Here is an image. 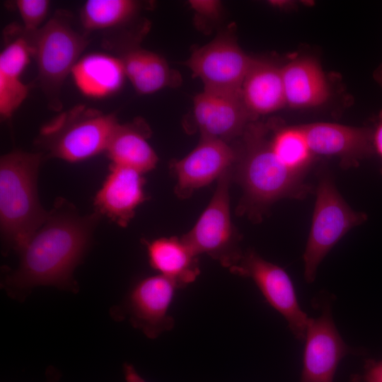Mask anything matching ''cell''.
I'll return each mask as SVG.
<instances>
[{"label":"cell","instance_id":"obj_1","mask_svg":"<svg viewBox=\"0 0 382 382\" xmlns=\"http://www.w3.org/2000/svg\"><path fill=\"white\" fill-rule=\"evenodd\" d=\"M100 215H81L64 198H57L42 225L19 252V265L4 282L14 297L25 296L36 286L76 291L73 272L90 246Z\"/></svg>","mask_w":382,"mask_h":382},{"label":"cell","instance_id":"obj_2","mask_svg":"<svg viewBox=\"0 0 382 382\" xmlns=\"http://www.w3.org/2000/svg\"><path fill=\"white\" fill-rule=\"evenodd\" d=\"M43 154L15 150L0 160V226L4 243L20 252L45 222L37 175Z\"/></svg>","mask_w":382,"mask_h":382},{"label":"cell","instance_id":"obj_3","mask_svg":"<svg viewBox=\"0 0 382 382\" xmlns=\"http://www.w3.org/2000/svg\"><path fill=\"white\" fill-rule=\"evenodd\" d=\"M266 127L248 125L244 147L238 161L235 177L244 192L243 212L252 215L272 202L285 197H300L306 193L302 175L286 168L273 153Z\"/></svg>","mask_w":382,"mask_h":382},{"label":"cell","instance_id":"obj_4","mask_svg":"<svg viewBox=\"0 0 382 382\" xmlns=\"http://www.w3.org/2000/svg\"><path fill=\"white\" fill-rule=\"evenodd\" d=\"M65 12L57 11L40 28L22 31L32 49L37 69V81L54 111L62 108L61 92L80 55L88 44V38L76 31Z\"/></svg>","mask_w":382,"mask_h":382},{"label":"cell","instance_id":"obj_5","mask_svg":"<svg viewBox=\"0 0 382 382\" xmlns=\"http://www.w3.org/2000/svg\"><path fill=\"white\" fill-rule=\"evenodd\" d=\"M118 122L113 113L76 105L44 125L36 144L49 157L82 161L105 151Z\"/></svg>","mask_w":382,"mask_h":382},{"label":"cell","instance_id":"obj_6","mask_svg":"<svg viewBox=\"0 0 382 382\" xmlns=\"http://www.w3.org/2000/svg\"><path fill=\"white\" fill-rule=\"evenodd\" d=\"M367 216L354 211L343 199L332 180L323 176L316 190L311 227L303 255L304 278L312 283L318 267L334 245Z\"/></svg>","mask_w":382,"mask_h":382},{"label":"cell","instance_id":"obj_7","mask_svg":"<svg viewBox=\"0 0 382 382\" xmlns=\"http://www.w3.org/2000/svg\"><path fill=\"white\" fill-rule=\"evenodd\" d=\"M232 169L218 179L216 190L193 228L182 238L199 255L207 254L229 270L241 260V236L232 223L230 212V182Z\"/></svg>","mask_w":382,"mask_h":382},{"label":"cell","instance_id":"obj_8","mask_svg":"<svg viewBox=\"0 0 382 382\" xmlns=\"http://www.w3.org/2000/svg\"><path fill=\"white\" fill-rule=\"evenodd\" d=\"M229 270L252 279L267 303L284 318L295 337L304 340L310 317L301 308L292 280L283 268L248 250Z\"/></svg>","mask_w":382,"mask_h":382},{"label":"cell","instance_id":"obj_9","mask_svg":"<svg viewBox=\"0 0 382 382\" xmlns=\"http://www.w3.org/2000/svg\"><path fill=\"white\" fill-rule=\"evenodd\" d=\"M255 60L229 37H219L196 49L186 64L202 81L204 89L241 93Z\"/></svg>","mask_w":382,"mask_h":382},{"label":"cell","instance_id":"obj_10","mask_svg":"<svg viewBox=\"0 0 382 382\" xmlns=\"http://www.w3.org/2000/svg\"><path fill=\"white\" fill-rule=\"evenodd\" d=\"M303 341L300 382H334L341 360L356 351L341 337L328 303L318 318H309Z\"/></svg>","mask_w":382,"mask_h":382},{"label":"cell","instance_id":"obj_11","mask_svg":"<svg viewBox=\"0 0 382 382\" xmlns=\"http://www.w3.org/2000/svg\"><path fill=\"white\" fill-rule=\"evenodd\" d=\"M178 289L173 281L160 274L138 282L127 300L132 325L150 339L170 330L175 320L169 314V308Z\"/></svg>","mask_w":382,"mask_h":382},{"label":"cell","instance_id":"obj_12","mask_svg":"<svg viewBox=\"0 0 382 382\" xmlns=\"http://www.w3.org/2000/svg\"><path fill=\"white\" fill-rule=\"evenodd\" d=\"M237 154L226 141L202 137L197 146L184 158L175 161L171 168L177 178L175 192L185 198L198 188L208 185L236 162Z\"/></svg>","mask_w":382,"mask_h":382},{"label":"cell","instance_id":"obj_13","mask_svg":"<svg viewBox=\"0 0 382 382\" xmlns=\"http://www.w3.org/2000/svg\"><path fill=\"white\" fill-rule=\"evenodd\" d=\"M193 114L202 137L226 141L244 132L253 117L241 93L204 89L194 98Z\"/></svg>","mask_w":382,"mask_h":382},{"label":"cell","instance_id":"obj_14","mask_svg":"<svg viewBox=\"0 0 382 382\" xmlns=\"http://www.w3.org/2000/svg\"><path fill=\"white\" fill-rule=\"evenodd\" d=\"M301 127L313 155L337 158L344 168L356 166L375 153L370 128L323 122Z\"/></svg>","mask_w":382,"mask_h":382},{"label":"cell","instance_id":"obj_15","mask_svg":"<svg viewBox=\"0 0 382 382\" xmlns=\"http://www.w3.org/2000/svg\"><path fill=\"white\" fill-rule=\"evenodd\" d=\"M143 173L110 163L109 173L94 198L96 212L121 227L133 219L139 205L146 201Z\"/></svg>","mask_w":382,"mask_h":382},{"label":"cell","instance_id":"obj_16","mask_svg":"<svg viewBox=\"0 0 382 382\" xmlns=\"http://www.w3.org/2000/svg\"><path fill=\"white\" fill-rule=\"evenodd\" d=\"M286 105L308 108L323 104L330 88L316 60L307 57L295 59L281 68Z\"/></svg>","mask_w":382,"mask_h":382},{"label":"cell","instance_id":"obj_17","mask_svg":"<svg viewBox=\"0 0 382 382\" xmlns=\"http://www.w3.org/2000/svg\"><path fill=\"white\" fill-rule=\"evenodd\" d=\"M150 134L149 127L139 119L118 122L105 151L111 163L127 166L143 174L154 169L158 156L147 141Z\"/></svg>","mask_w":382,"mask_h":382},{"label":"cell","instance_id":"obj_18","mask_svg":"<svg viewBox=\"0 0 382 382\" xmlns=\"http://www.w3.org/2000/svg\"><path fill=\"white\" fill-rule=\"evenodd\" d=\"M149 264L178 288L194 282L200 273L198 255L182 238H159L145 241Z\"/></svg>","mask_w":382,"mask_h":382},{"label":"cell","instance_id":"obj_19","mask_svg":"<svg viewBox=\"0 0 382 382\" xmlns=\"http://www.w3.org/2000/svg\"><path fill=\"white\" fill-rule=\"evenodd\" d=\"M241 95L253 118L281 109L286 105L281 68L255 59L243 81Z\"/></svg>","mask_w":382,"mask_h":382},{"label":"cell","instance_id":"obj_20","mask_svg":"<svg viewBox=\"0 0 382 382\" xmlns=\"http://www.w3.org/2000/svg\"><path fill=\"white\" fill-rule=\"evenodd\" d=\"M71 74L81 93L96 98L118 91L126 77L122 63L117 56L99 52L79 59Z\"/></svg>","mask_w":382,"mask_h":382},{"label":"cell","instance_id":"obj_21","mask_svg":"<svg viewBox=\"0 0 382 382\" xmlns=\"http://www.w3.org/2000/svg\"><path fill=\"white\" fill-rule=\"evenodd\" d=\"M117 52L126 77L139 94H152L173 83V71L158 54L134 45Z\"/></svg>","mask_w":382,"mask_h":382},{"label":"cell","instance_id":"obj_22","mask_svg":"<svg viewBox=\"0 0 382 382\" xmlns=\"http://www.w3.org/2000/svg\"><path fill=\"white\" fill-rule=\"evenodd\" d=\"M132 0H88L81 9V21L87 30H109L120 27L137 13Z\"/></svg>","mask_w":382,"mask_h":382},{"label":"cell","instance_id":"obj_23","mask_svg":"<svg viewBox=\"0 0 382 382\" xmlns=\"http://www.w3.org/2000/svg\"><path fill=\"white\" fill-rule=\"evenodd\" d=\"M270 144L277 159L295 173L302 175L312 161L313 154L301 126L278 129L270 139Z\"/></svg>","mask_w":382,"mask_h":382},{"label":"cell","instance_id":"obj_24","mask_svg":"<svg viewBox=\"0 0 382 382\" xmlns=\"http://www.w3.org/2000/svg\"><path fill=\"white\" fill-rule=\"evenodd\" d=\"M47 0H17L13 1L23 21V27L28 30L40 28L50 9Z\"/></svg>","mask_w":382,"mask_h":382},{"label":"cell","instance_id":"obj_25","mask_svg":"<svg viewBox=\"0 0 382 382\" xmlns=\"http://www.w3.org/2000/svg\"><path fill=\"white\" fill-rule=\"evenodd\" d=\"M189 4L197 14L207 18H217L221 10V2L215 0H191Z\"/></svg>","mask_w":382,"mask_h":382},{"label":"cell","instance_id":"obj_26","mask_svg":"<svg viewBox=\"0 0 382 382\" xmlns=\"http://www.w3.org/2000/svg\"><path fill=\"white\" fill-rule=\"evenodd\" d=\"M362 382H382V360L367 361L361 376L354 378Z\"/></svg>","mask_w":382,"mask_h":382},{"label":"cell","instance_id":"obj_27","mask_svg":"<svg viewBox=\"0 0 382 382\" xmlns=\"http://www.w3.org/2000/svg\"><path fill=\"white\" fill-rule=\"evenodd\" d=\"M371 130L374 152L380 156L382 161V110L378 114L375 127Z\"/></svg>","mask_w":382,"mask_h":382},{"label":"cell","instance_id":"obj_28","mask_svg":"<svg viewBox=\"0 0 382 382\" xmlns=\"http://www.w3.org/2000/svg\"><path fill=\"white\" fill-rule=\"evenodd\" d=\"M123 373L125 382H146L131 364L125 363L123 364Z\"/></svg>","mask_w":382,"mask_h":382},{"label":"cell","instance_id":"obj_29","mask_svg":"<svg viewBox=\"0 0 382 382\" xmlns=\"http://www.w3.org/2000/svg\"><path fill=\"white\" fill-rule=\"evenodd\" d=\"M47 374L49 376V380H47V382H57L59 378L58 374L55 372L54 369H52V371H50V369H49Z\"/></svg>","mask_w":382,"mask_h":382},{"label":"cell","instance_id":"obj_30","mask_svg":"<svg viewBox=\"0 0 382 382\" xmlns=\"http://www.w3.org/2000/svg\"><path fill=\"white\" fill-rule=\"evenodd\" d=\"M376 78L377 79L378 82L382 85V68H380L378 71H377Z\"/></svg>","mask_w":382,"mask_h":382}]
</instances>
